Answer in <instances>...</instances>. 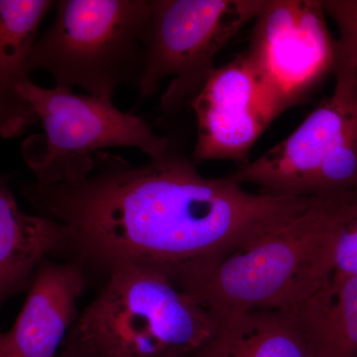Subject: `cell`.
<instances>
[{"instance_id":"obj_1","label":"cell","mask_w":357,"mask_h":357,"mask_svg":"<svg viewBox=\"0 0 357 357\" xmlns=\"http://www.w3.org/2000/svg\"><path fill=\"white\" fill-rule=\"evenodd\" d=\"M77 184L23 185L41 217L70 232L73 261L109 273L154 270L192 291L218 263L291 222L317 197L250 192L229 177L206 178L175 146L142 166L107 152Z\"/></svg>"},{"instance_id":"obj_2","label":"cell","mask_w":357,"mask_h":357,"mask_svg":"<svg viewBox=\"0 0 357 357\" xmlns=\"http://www.w3.org/2000/svg\"><path fill=\"white\" fill-rule=\"evenodd\" d=\"M77 317L60 357H196L218 319L165 275L121 265Z\"/></svg>"},{"instance_id":"obj_3","label":"cell","mask_w":357,"mask_h":357,"mask_svg":"<svg viewBox=\"0 0 357 357\" xmlns=\"http://www.w3.org/2000/svg\"><path fill=\"white\" fill-rule=\"evenodd\" d=\"M344 195L319 197L299 217L222 260L192 293L217 318L255 310L298 311L332 281Z\"/></svg>"},{"instance_id":"obj_4","label":"cell","mask_w":357,"mask_h":357,"mask_svg":"<svg viewBox=\"0 0 357 357\" xmlns=\"http://www.w3.org/2000/svg\"><path fill=\"white\" fill-rule=\"evenodd\" d=\"M56 7L55 20L33 47L31 72L44 70L59 86L100 98L138 86L150 0H60Z\"/></svg>"},{"instance_id":"obj_5","label":"cell","mask_w":357,"mask_h":357,"mask_svg":"<svg viewBox=\"0 0 357 357\" xmlns=\"http://www.w3.org/2000/svg\"><path fill=\"white\" fill-rule=\"evenodd\" d=\"M20 93L43 128L21 149L38 184L83 182L95 170L96 155L107 148H136L158 159L174 145L142 117L117 109L110 98L76 95L59 84L45 89L31 79L20 86Z\"/></svg>"},{"instance_id":"obj_6","label":"cell","mask_w":357,"mask_h":357,"mask_svg":"<svg viewBox=\"0 0 357 357\" xmlns=\"http://www.w3.org/2000/svg\"><path fill=\"white\" fill-rule=\"evenodd\" d=\"M267 0H150L144 35L140 100L172 81L161 109L176 112L191 105L213 70L215 58L244 26L255 21Z\"/></svg>"},{"instance_id":"obj_7","label":"cell","mask_w":357,"mask_h":357,"mask_svg":"<svg viewBox=\"0 0 357 357\" xmlns=\"http://www.w3.org/2000/svg\"><path fill=\"white\" fill-rule=\"evenodd\" d=\"M323 0H267L244 51L274 119L304 102L337 61Z\"/></svg>"},{"instance_id":"obj_8","label":"cell","mask_w":357,"mask_h":357,"mask_svg":"<svg viewBox=\"0 0 357 357\" xmlns=\"http://www.w3.org/2000/svg\"><path fill=\"white\" fill-rule=\"evenodd\" d=\"M333 93L285 139L227 176L262 192L284 197H314L319 171L357 109V67L337 58Z\"/></svg>"},{"instance_id":"obj_9","label":"cell","mask_w":357,"mask_h":357,"mask_svg":"<svg viewBox=\"0 0 357 357\" xmlns=\"http://www.w3.org/2000/svg\"><path fill=\"white\" fill-rule=\"evenodd\" d=\"M197 139L190 158L248 163L251 148L274 121L245 53L213 70L192 100Z\"/></svg>"},{"instance_id":"obj_10","label":"cell","mask_w":357,"mask_h":357,"mask_svg":"<svg viewBox=\"0 0 357 357\" xmlns=\"http://www.w3.org/2000/svg\"><path fill=\"white\" fill-rule=\"evenodd\" d=\"M86 283V272L73 260L40 263L13 328L0 333L2 356L56 357L66 333L79 317L77 300Z\"/></svg>"},{"instance_id":"obj_11","label":"cell","mask_w":357,"mask_h":357,"mask_svg":"<svg viewBox=\"0 0 357 357\" xmlns=\"http://www.w3.org/2000/svg\"><path fill=\"white\" fill-rule=\"evenodd\" d=\"M54 1L0 0V137H18L38 123L20 86L30 81V56Z\"/></svg>"},{"instance_id":"obj_12","label":"cell","mask_w":357,"mask_h":357,"mask_svg":"<svg viewBox=\"0 0 357 357\" xmlns=\"http://www.w3.org/2000/svg\"><path fill=\"white\" fill-rule=\"evenodd\" d=\"M69 229L62 223L21 211L8 178L0 176V304L29 286L47 256L68 252Z\"/></svg>"},{"instance_id":"obj_13","label":"cell","mask_w":357,"mask_h":357,"mask_svg":"<svg viewBox=\"0 0 357 357\" xmlns=\"http://www.w3.org/2000/svg\"><path fill=\"white\" fill-rule=\"evenodd\" d=\"M218 319L196 357H314L298 312L255 310Z\"/></svg>"},{"instance_id":"obj_14","label":"cell","mask_w":357,"mask_h":357,"mask_svg":"<svg viewBox=\"0 0 357 357\" xmlns=\"http://www.w3.org/2000/svg\"><path fill=\"white\" fill-rule=\"evenodd\" d=\"M314 357H357V274L298 310Z\"/></svg>"},{"instance_id":"obj_15","label":"cell","mask_w":357,"mask_h":357,"mask_svg":"<svg viewBox=\"0 0 357 357\" xmlns=\"http://www.w3.org/2000/svg\"><path fill=\"white\" fill-rule=\"evenodd\" d=\"M357 191V109L319 171L314 197Z\"/></svg>"},{"instance_id":"obj_16","label":"cell","mask_w":357,"mask_h":357,"mask_svg":"<svg viewBox=\"0 0 357 357\" xmlns=\"http://www.w3.org/2000/svg\"><path fill=\"white\" fill-rule=\"evenodd\" d=\"M357 274V191L347 192L340 202L335 232L332 285Z\"/></svg>"},{"instance_id":"obj_17","label":"cell","mask_w":357,"mask_h":357,"mask_svg":"<svg viewBox=\"0 0 357 357\" xmlns=\"http://www.w3.org/2000/svg\"><path fill=\"white\" fill-rule=\"evenodd\" d=\"M323 6L337 24V58L357 67V0H323Z\"/></svg>"},{"instance_id":"obj_18","label":"cell","mask_w":357,"mask_h":357,"mask_svg":"<svg viewBox=\"0 0 357 357\" xmlns=\"http://www.w3.org/2000/svg\"><path fill=\"white\" fill-rule=\"evenodd\" d=\"M0 357H3V356H2L1 349H0Z\"/></svg>"}]
</instances>
